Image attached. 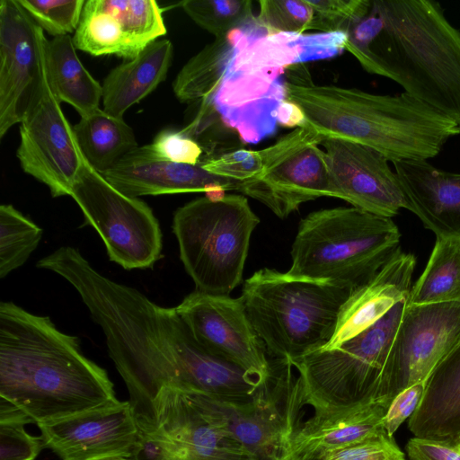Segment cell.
<instances>
[{
	"label": "cell",
	"instance_id": "13",
	"mask_svg": "<svg viewBox=\"0 0 460 460\" xmlns=\"http://www.w3.org/2000/svg\"><path fill=\"white\" fill-rule=\"evenodd\" d=\"M175 308L194 338L211 353L238 366L259 382L269 376L270 364L265 345L241 297L195 290Z\"/></svg>",
	"mask_w": 460,
	"mask_h": 460
},
{
	"label": "cell",
	"instance_id": "40",
	"mask_svg": "<svg viewBox=\"0 0 460 460\" xmlns=\"http://www.w3.org/2000/svg\"><path fill=\"white\" fill-rule=\"evenodd\" d=\"M423 390L424 382H421L406 388L394 398L383 419L388 436L394 437L399 427L411 417L419 406Z\"/></svg>",
	"mask_w": 460,
	"mask_h": 460
},
{
	"label": "cell",
	"instance_id": "37",
	"mask_svg": "<svg viewBox=\"0 0 460 460\" xmlns=\"http://www.w3.org/2000/svg\"><path fill=\"white\" fill-rule=\"evenodd\" d=\"M320 460H405L394 437L369 438L337 448Z\"/></svg>",
	"mask_w": 460,
	"mask_h": 460
},
{
	"label": "cell",
	"instance_id": "17",
	"mask_svg": "<svg viewBox=\"0 0 460 460\" xmlns=\"http://www.w3.org/2000/svg\"><path fill=\"white\" fill-rule=\"evenodd\" d=\"M166 31L155 0H86L73 41L93 56L130 60Z\"/></svg>",
	"mask_w": 460,
	"mask_h": 460
},
{
	"label": "cell",
	"instance_id": "3",
	"mask_svg": "<svg viewBox=\"0 0 460 460\" xmlns=\"http://www.w3.org/2000/svg\"><path fill=\"white\" fill-rule=\"evenodd\" d=\"M284 80L286 99L302 110L306 124L326 137L369 146L392 163L433 158L460 134L455 120L404 92L316 84L304 64L288 67Z\"/></svg>",
	"mask_w": 460,
	"mask_h": 460
},
{
	"label": "cell",
	"instance_id": "1",
	"mask_svg": "<svg viewBox=\"0 0 460 460\" xmlns=\"http://www.w3.org/2000/svg\"><path fill=\"white\" fill-rule=\"evenodd\" d=\"M345 49L370 74L460 126V31L434 0H370L345 31Z\"/></svg>",
	"mask_w": 460,
	"mask_h": 460
},
{
	"label": "cell",
	"instance_id": "9",
	"mask_svg": "<svg viewBox=\"0 0 460 460\" xmlns=\"http://www.w3.org/2000/svg\"><path fill=\"white\" fill-rule=\"evenodd\" d=\"M102 237L110 261L125 270L152 268L162 252V232L151 208L112 186L84 159L70 195Z\"/></svg>",
	"mask_w": 460,
	"mask_h": 460
},
{
	"label": "cell",
	"instance_id": "10",
	"mask_svg": "<svg viewBox=\"0 0 460 460\" xmlns=\"http://www.w3.org/2000/svg\"><path fill=\"white\" fill-rule=\"evenodd\" d=\"M460 341V303L407 304L378 385L376 402L388 409L406 388L424 382Z\"/></svg>",
	"mask_w": 460,
	"mask_h": 460
},
{
	"label": "cell",
	"instance_id": "19",
	"mask_svg": "<svg viewBox=\"0 0 460 460\" xmlns=\"http://www.w3.org/2000/svg\"><path fill=\"white\" fill-rule=\"evenodd\" d=\"M136 419L138 426L156 428L167 435L179 460H253L206 417L185 391L161 388Z\"/></svg>",
	"mask_w": 460,
	"mask_h": 460
},
{
	"label": "cell",
	"instance_id": "44",
	"mask_svg": "<svg viewBox=\"0 0 460 460\" xmlns=\"http://www.w3.org/2000/svg\"><path fill=\"white\" fill-rule=\"evenodd\" d=\"M93 460H130L128 457L122 456H104L100 457Z\"/></svg>",
	"mask_w": 460,
	"mask_h": 460
},
{
	"label": "cell",
	"instance_id": "12",
	"mask_svg": "<svg viewBox=\"0 0 460 460\" xmlns=\"http://www.w3.org/2000/svg\"><path fill=\"white\" fill-rule=\"evenodd\" d=\"M47 39L19 4L0 1V137L40 102L49 84Z\"/></svg>",
	"mask_w": 460,
	"mask_h": 460
},
{
	"label": "cell",
	"instance_id": "45",
	"mask_svg": "<svg viewBox=\"0 0 460 460\" xmlns=\"http://www.w3.org/2000/svg\"><path fill=\"white\" fill-rule=\"evenodd\" d=\"M458 448L460 449V443H459V445H458Z\"/></svg>",
	"mask_w": 460,
	"mask_h": 460
},
{
	"label": "cell",
	"instance_id": "32",
	"mask_svg": "<svg viewBox=\"0 0 460 460\" xmlns=\"http://www.w3.org/2000/svg\"><path fill=\"white\" fill-rule=\"evenodd\" d=\"M257 22L270 33L316 30V17L305 0H261Z\"/></svg>",
	"mask_w": 460,
	"mask_h": 460
},
{
	"label": "cell",
	"instance_id": "18",
	"mask_svg": "<svg viewBox=\"0 0 460 460\" xmlns=\"http://www.w3.org/2000/svg\"><path fill=\"white\" fill-rule=\"evenodd\" d=\"M38 427L45 447L62 460L129 457L140 434L130 402L119 400Z\"/></svg>",
	"mask_w": 460,
	"mask_h": 460
},
{
	"label": "cell",
	"instance_id": "22",
	"mask_svg": "<svg viewBox=\"0 0 460 460\" xmlns=\"http://www.w3.org/2000/svg\"><path fill=\"white\" fill-rule=\"evenodd\" d=\"M392 164L408 210L437 237L460 238V173L443 171L427 160Z\"/></svg>",
	"mask_w": 460,
	"mask_h": 460
},
{
	"label": "cell",
	"instance_id": "41",
	"mask_svg": "<svg viewBox=\"0 0 460 460\" xmlns=\"http://www.w3.org/2000/svg\"><path fill=\"white\" fill-rule=\"evenodd\" d=\"M411 460H460V449L448 444L412 438L405 446Z\"/></svg>",
	"mask_w": 460,
	"mask_h": 460
},
{
	"label": "cell",
	"instance_id": "43",
	"mask_svg": "<svg viewBox=\"0 0 460 460\" xmlns=\"http://www.w3.org/2000/svg\"><path fill=\"white\" fill-rule=\"evenodd\" d=\"M0 423H18L25 425L34 423V421L12 402L0 398Z\"/></svg>",
	"mask_w": 460,
	"mask_h": 460
},
{
	"label": "cell",
	"instance_id": "23",
	"mask_svg": "<svg viewBox=\"0 0 460 460\" xmlns=\"http://www.w3.org/2000/svg\"><path fill=\"white\" fill-rule=\"evenodd\" d=\"M415 264V257L400 249L367 284L354 290L340 312L331 341L322 349L340 347L377 322L396 304L407 301Z\"/></svg>",
	"mask_w": 460,
	"mask_h": 460
},
{
	"label": "cell",
	"instance_id": "5",
	"mask_svg": "<svg viewBox=\"0 0 460 460\" xmlns=\"http://www.w3.org/2000/svg\"><path fill=\"white\" fill-rule=\"evenodd\" d=\"M400 238L390 217L354 207L314 211L299 223L288 273L356 290L400 250Z\"/></svg>",
	"mask_w": 460,
	"mask_h": 460
},
{
	"label": "cell",
	"instance_id": "4",
	"mask_svg": "<svg viewBox=\"0 0 460 460\" xmlns=\"http://www.w3.org/2000/svg\"><path fill=\"white\" fill-rule=\"evenodd\" d=\"M353 291L263 268L245 280L240 297L268 353L291 363L331 341Z\"/></svg>",
	"mask_w": 460,
	"mask_h": 460
},
{
	"label": "cell",
	"instance_id": "42",
	"mask_svg": "<svg viewBox=\"0 0 460 460\" xmlns=\"http://www.w3.org/2000/svg\"><path fill=\"white\" fill-rule=\"evenodd\" d=\"M278 124L285 128L303 127L306 125L302 110L287 99L281 103L277 113Z\"/></svg>",
	"mask_w": 460,
	"mask_h": 460
},
{
	"label": "cell",
	"instance_id": "38",
	"mask_svg": "<svg viewBox=\"0 0 460 460\" xmlns=\"http://www.w3.org/2000/svg\"><path fill=\"white\" fill-rule=\"evenodd\" d=\"M44 447L40 436L27 433L23 424L0 423V460H35Z\"/></svg>",
	"mask_w": 460,
	"mask_h": 460
},
{
	"label": "cell",
	"instance_id": "34",
	"mask_svg": "<svg viewBox=\"0 0 460 460\" xmlns=\"http://www.w3.org/2000/svg\"><path fill=\"white\" fill-rule=\"evenodd\" d=\"M199 164L208 172L236 181H251L265 170V149L246 150L238 148L213 158L202 160Z\"/></svg>",
	"mask_w": 460,
	"mask_h": 460
},
{
	"label": "cell",
	"instance_id": "35",
	"mask_svg": "<svg viewBox=\"0 0 460 460\" xmlns=\"http://www.w3.org/2000/svg\"><path fill=\"white\" fill-rule=\"evenodd\" d=\"M316 17V31L345 32L351 22L365 16L370 0H305Z\"/></svg>",
	"mask_w": 460,
	"mask_h": 460
},
{
	"label": "cell",
	"instance_id": "36",
	"mask_svg": "<svg viewBox=\"0 0 460 460\" xmlns=\"http://www.w3.org/2000/svg\"><path fill=\"white\" fill-rule=\"evenodd\" d=\"M149 146L156 156L170 162L199 164L203 156L201 146L181 128L161 130Z\"/></svg>",
	"mask_w": 460,
	"mask_h": 460
},
{
	"label": "cell",
	"instance_id": "2",
	"mask_svg": "<svg viewBox=\"0 0 460 460\" xmlns=\"http://www.w3.org/2000/svg\"><path fill=\"white\" fill-rule=\"evenodd\" d=\"M0 398L35 424L118 401L107 372L49 317L0 303Z\"/></svg>",
	"mask_w": 460,
	"mask_h": 460
},
{
	"label": "cell",
	"instance_id": "21",
	"mask_svg": "<svg viewBox=\"0 0 460 460\" xmlns=\"http://www.w3.org/2000/svg\"><path fill=\"white\" fill-rule=\"evenodd\" d=\"M386 411L378 402L314 411L295 432L284 460H320L327 453L352 443L387 437L383 425Z\"/></svg>",
	"mask_w": 460,
	"mask_h": 460
},
{
	"label": "cell",
	"instance_id": "11",
	"mask_svg": "<svg viewBox=\"0 0 460 460\" xmlns=\"http://www.w3.org/2000/svg\"><path fill=\"white\" fill-rule=\"evenodd\" d=\"M327 138L306 124L268 147L270 160L257 178L241 181L238 191L269 208L281 219L305 202L327 196L326 154L318 146Z\"/></svg>",
	"mask_w": 460,
	"mask_h": 460
},
{
	"label": "cell",
	"instance_id": "24",
	"mask_svg": "<svg viewBox=\"0 0 460 460\" xmlns=\"http://www.w3.org/2000/svg\"><path fill=\"white\" fill-rule=\"evenodd\" d=\"M414 438L458 447L460 443V341L424 381L418 408L409 419Z\"/></svg>",
	"mask_w": 460,
	"mask_h": 460
},
{
	"label": "cell",
	"instance_id": "30",
	"mask_svg": "<svg viewBox=\"0 0 460 460\" xmlns=\"http://www.w3.org/2000/svg\"><path fill=\"white\" fill-rule=\"evenodd\" d=\"M43 231L13 206H0V277L23 265L37 248Z\"/></svg>",
	"mask_w": 460,
	"mask_h": 460
},
{
	"label": "cell",
	"instance_id": "29",
	"mask_svg": "<svg viewBox=\"0 0 460 460\" xmlns=\"http://www.w3.org/2000/svg\"><path fill=\"white\" fill-rule=\"evenodd\" d=\"M408 303H460V238L437 237L427 266L411 289Z\"/></svg>",
	"mask_w": 460,
	"mask_h": 460
},
{
	"label": "cell",
	"instance_id": "20",
	"mask_svg": "<svg viewBox=\"0 0 460 460\" xmlns=\"http://www.w3.org/2000/svg\"><path fill=\"white\" fill-rule=\"evenodd\" d=\"M101 174L131 198L185 192L216 195L227 190L238 191L241 183L211 173L199 164L163 160L153 153L149 144L137 146Z\"/></svg>",
	"mask_w": 460,
	"mask_h": 460
},
{
	"label": "cell",
	"instance_id": "27",
	"mask_svg": "<svg viewBox=\"0 0 460 460\" xmlns=\"http://www.w3.org/2000/svg\"><path fill=\"white\" fill-rule=\"evenodd\" d=\"M73 129L84 159L100 173L138 146L133 129L123 118L101 108L81 116Z\"/></svg>",
	"mask_w": 460,
	"mask_h": 460
},
{
	"label": "cell",
	"instance_id": "26",
	"mask_svg": "<svg viewBox=\"0 0 460 460\" xmlns=\"http://www.w3.org/2000/svg\"><path fill=\"white\" fill-rule=\"evenodd\" d=\"M70 35L47 40L45 59L49 86L59 102L70 104L80 117L100 108L102 85L79 59Z\"/></svg>",
	"mask_w": 460,
	"mask_h": 460
},
{
	"label": "cell",
	"instance_id": "28",
	"mask_svg": "<svg viewBox=\"0 0 460 460\" xmlns=\"http://www.w3.org/2000/svg\"><path fill=\"white\" fill-rule=\"evenodd\" d=\"M247 24L215 38L182 66L172 83L173 93L180 102L191 104L213 90Z\"/></svg>",
	"mask_w": 460,
	"mask_h": 460
},
{
	"label": "cell",
	"instance_id": "15",
	"mask_svg": "<svg viewBox=\"0 0 460 460\" xmlns=\"http://www.w3.org/2000/svg\"><path fill=\"white\" fill-rule=\"evenodd\" d=\"M19 132L16 155L22 170L47 185L52 197L70 196L84 157L49 86Z\"/></svg>",
	"mask_w": 460,
	"mask_h": 460
},
{
	"label": "cell",
	"instance_id": "33",
	"mask_svg": "<svg viewBox=\"0 0 460 460\" xmlns=\"http://www.w3.org/2000/svg\"><path fill=\"white\" fill-rule=\"evenodd\" d=\"M18 2L33 22L53 38L75 33L85 4L84 0H18Z\"/></svg>",
	"mask_w": 460,
	"mask_h": 460
},
{
	"label": "cell",
	"instance_id": "46",
	"mask_svg": "<svg viewBox=\"0 0 460 460\" xmlns=\"http://www.w3.org/2000/svg\"><path fill=\"white\" fill-rule=\"evenodd\" d=\"M459 128H460V126H459Z\"/></svg>",
	"mask_w": 460,
	"mask_h": 460
},
{
	"label": "cell",
	"instance_id": "39",
	"mask_svg": "<svg viewBox=\"0 0 460 460\" xmlns=\"http://www.w3.org/2000/svg\"><path fill=\"white\" fill-rule=\"evenodd\" d=\"M139 427V439L130 460H179L172 440L162 430L153 427Z\"/></svg>",
	"mask_w": 460,
	"mask_h": 460
},
{
	"label": "cell",
	"instance_id": "25",
	"mask_svg": "<svg viewBox=\"0 0 460 460\" xmlns=\"http://www.w3.org/2000/svg\"><path fill=\"white\" fill-rule=\"evenodd\" d=\"M172 56V43L165 39L157 40L136 58L113 68L102 84L103 111L123 118L131 106L164 81Z\"/></svg>",
	"mask_w": 460,
	"mask_h": 460
},
{
	"label": "cell",
	"instance_id": "14",
	"mask_svg": "<svg viewBox=\"0 0 460 460\" xmlns=\"http://www.w3.org/2000/svg\"><path fill=\"white\" fill-rule=\"evenodd\" d=\"M231 58L213 90L190 105L217 115L243 144H257L277 131L278 110L286 100V69L247 72L234 66Z\"/></svg>",
	"mask_w": 460,
	"mask_h": 460
},
{
	"label": "cell",
	"instance_id": "31",
	"mask_svg": "<svg viewBox=\"0 0 460 460\" xmlns=\"http://www.w3.org/2000/svg\"><path fill=\"white\" fill-rule=\"evenodd\" d=\"M186 14L215 38L241 28L255 19L250 0H186Z\"/></svg>",
	"mask_w": 460,
	"mask_h": 460
},
{
	"label": "cell",
	"instance_id": "16",
	"mask_svg": "<svg viewBox=\"0 0 460 460\" xmlns=\"http://www.w3.org/2000/svg\"><path fill=\"white\" fill-rule=\"evenodd\" d=\"M321 145L328 164V197L390 218L401 209H408L398 176L384 155L343 138L327 137Z\"/></svg>",
	"mask_w": 460,
	"mask_h": 460
},
{
	"label": "cell",
	"instance_id": "8",
	"mask_svg": "<svg viewBox=\"0 0 460 460\" xmlns=\"http://www.w3.org/2000/svg\"><path fill=\"white\" fill-rule=\"evenodd\" d=\"M408 301V300H407ZM407 301L333 349H319L291 362L307 405L314 411L376 402L380 378Z\"/></svg>",
	"mask_w": 460,
	"mask_h": 460
},
{
	"label": "cell",
	"instance_id": "6",
	"mask_svg": "<svg viewBox=\"0 0 460 460\" xmlns=\"http://www.w3.org/2000/svg\"><path fill=\"white\" fill-rule=\"evenodd\" d=\"M259 223L240 194L207 195L175 211L172 230L180 258L197 291L228 296L241 283Z\"/></svg>",
	"mask_w": 460,
	"mask_h": 460
},
{
	"label": "cell",
	"instance_id": "7",
	"mask_svg": "<svg viewBox=\"0 0 460 460\" xmlns=\"http://www.w3.org/2000/svg\"><path fill=\"white\" fill-rule=\"evenodd\" d=\"M269 376L250 398L226 402L185 391L216 426L236 440L253 460H284L307 406L302 382L288 359L271 358Z\"/></svg>",
	"mask_w": 460,
	"mask_h": 460
}]
</instances>
